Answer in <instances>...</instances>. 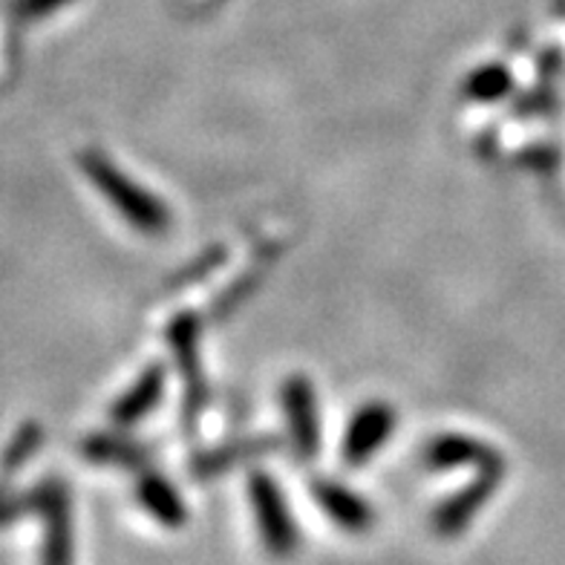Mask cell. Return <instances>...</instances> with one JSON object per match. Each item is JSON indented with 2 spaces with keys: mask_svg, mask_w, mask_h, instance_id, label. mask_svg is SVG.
<instances>
[{
  "mask_svg": "<svg viewBox=\"0 0 565 565\" xmlns=\"http://www.w3.org/2000/svg\"><path fill=\"white\" fill-rule=\"evenodd\" d=\"M252 497L266 548L277 554V557H289L295 545H298V534H295V525H291L286 505H282L277 484L268 482L266 477H257L252 484Z\"/></svg>",
  "mask_w": 565,
  "mask_h": 565,
  "instance_id": "cell-3",
  "label": "cell"
},
{
  "mask_svg": "<svg viewBox=\"0 0 565 565\" xmlns=\"http://www.w3.org/2000/svg\"><path fill=\"white\" fill-rule=\"evenodd\" d=\"M35 511L44 520V551L41 565H73V534H70L67 493L58 482L41 484L35 493Z\"/></svg>",
  "mask_w": 565,
  "mask_h": 565,
  "instance_id": "cell-2",
  "label": "cell"
},
{
  "mask_svg": "<svg viewBox=\"0 0 565 565\" xmlns=\"http://www.w3.org/2000/svg\"><path fill=\"white\" fill-rule=\"evenodd\" d=\"M141 502L164 525H179V522L185 520V508H182L177 493L164 482H145V488H141Z\"/></svg>",
  "mask_w": 565,
  "mask_h": 565,
  "instance_id": "cell-7",
  "label": "cell"
},
{
  "mask_svg": "<svg viewBox=\"0 0 565 565\" xmlns=\"http://www.w3.org/2000/svg\"><path fill=\"white\" fill-rule=\"evenodd\" d=\"M35 511V499L30 497H12V493L0 491V529L9 525V522L21 520L26 513Z\"/></svg>",
  "mask_w": 565,
  "mask_h": 565,
  "instance_id": "cell-10",
  "label": "cell"
},
{
  "mask_svg": "<svg viewBox=\"0 0 565 565\" xmlns=\"http://www.w3.org/2000/svg\"><path fill=\"white\" fill-rule=\"evenodd\" d=\"M82 164H84V171H87V177L98 185V191H102V194H105L107 200H110L113 205L127 216V220H130V223L139 225V228L145 231L162 228L164 225L162 205H159L153 196L141 194L139 188L130 185V182H127V179L121 177L110 162H105V159L96 157V153H84Z\"/></svg>",
  "mask_w": 565,
  "mask_h": 565,
  "instance_id": "cell-1",
  "label": "cell"
},
{
  "mask_svg": "<svg viewBox=\"0 0 565 565\" xmlns=\"http://www.w3.org/2000/svg\"><path fill=\"white\" fill-rule=\"evenodd\" d=\"M70 0H15V12L23 21H35V18L53 15L55 9L67 7Z\"/></svg>",
  "mask_w": 565,
  "mask_h": 565,
  "instance_id": "cell-11",
  "label": "cell"
},
{
  "mask_svg": "<svg viewBox=\"0 0 565 565\" xmlns=\"http://www.w3.org/2000/svg\"><path fill=\"white\" fill-rule=\"evenodd\" d=\"M38 439H41V433H38L35 424H26L21 433H18L12 445L7 447V454L0 459V470H3V477H12L18 468H23V461L30 459V454L38 447Z\"/></svg>",
  "mask_w": 565,
  "mask_h": 565,
  "instance_id": "cell-9",
  "label": "cell"
},
{
  "mask_svg": "<svg viewBox=\"0 0 565 565\" xmlns=\"http://www.w3.org/2000/svg\"><path fill=\"white\" fill-rule=\"evenodd\" d=\"M393 430V413L384 407H370L355 418L347 441V456L350 461H361L381 445V439Z\"/></svg>",
  "mask_w": 565,
  "mask_h": 565,
  "instance_id": "cell-4",
  "label": "cell"
},
{
  "mask_svg": "<svg viewBox=\"0 0 565 565\" xmlns=\"http://www.w3.org/2000/svg\"><path fill=\"white\" fill-rule=\"evenodd\" d=\"M488 493H491V484L484 482L482 488H479V484H473L468 493H461V497L450 499V502L441 508L439 516H436V525H439V531H445V534H456L459 529H465V522H468L470 516H473V511H477L484 499H488Z\"/></svg>",
  "mask_w": 565,
  "mask_h": 565,
  "instance_id": "cell-6",
  "label": "cell"
},
{
  "mask_svg": "<svg viewBox=\"0 0 565 565\" xmlns=\"http://www.w3.org/2000/svg\"><path fill=\"white\" fill-rule=\"evenodd\" d=\"M315 497H318L320 505L327 508L329 516H332L338 525H343V529L364 531L372 522L370 508H366L358 497H352L350 491L338 488V484H315Z\"/></svg>",
  "mask_w": 565,
  "mask_h": 565,
  "instance_id": "cell-5",
  "label": "cell"
},
{
  "mask_svg": "<svg viewBox=\"0 0 565 565\" xmlns=\"http://www.w3.org/2000/svg\"><path fill=\"white\" fill-rule=\"evenodd\" d=\"M289 413L291 422H295V430H298V439L306 450H312V433H315V422H312V393L306 387L303 381H295L289 387Z\"/></svg>",
  "mask_w": 565,
  "mask_h": 565,
  "instance_id": "cell-8",
  "label": "cell"
}]
</instances>
